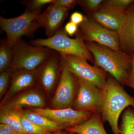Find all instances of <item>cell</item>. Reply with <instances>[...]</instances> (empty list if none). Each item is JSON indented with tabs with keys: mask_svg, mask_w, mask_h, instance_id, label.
<instances>
[{
	"mask_svg": "<svg viewBox=\"0 0 134 134\" xmlns=\"http://www.w3.org/2000/svg\"><path fill=\"white\" fill-rule=\"evenodd\" d=\"M85 43L94 58V66L102 68L121 85H125L132 69L131 55L121 50L115 51L95 42Z\"/></svg>",
	"mask_w": 134,
	"mask_h": 134,
	"instance_id": "1",
	"label": "cell"
},
{
	"mask_svg": "<svg viewBox=\"0 0 134 134\" xmlns=\"http://www.w3.org/2000/svg\"><path fill=\"white\" fill-rule=\"evenodd\" d=\"M105 98L101 113L103 122L110 124L114 134H120L118 121L123 110L130 106L134 108V97L129 95L117 80L107 74Z\"/></svg>",
	"mask_w": 134,
	"mask_h": 134,
	"instance_id": "2",
	"label": "cell"
},
{
	"mask_svg": "<svg viewBox=\"0 0 134 134\" xmlns=\"http://www.w3.org/2000/svg\"><path fill=\"white\" fill-rule=\"evenodd\" d=\"M75 36L74 38L69 37L64 29L60 28L51 37L32 40L28 43L35 46L48 47L58 52L61 55L79 56L94 63L93 55L88 50L79 30Z\"/></svg>",
	"mask_w": 134,
	"mask_h": 134,
	"instance_id": "3",
	"label": "cell"
},
{
	"mask_svg": "<svg viewBox=\"0 0 134 134\" xmlns=\"http://www.w3.org/2000/svg\"><path fill=\"white\" fill-rule=\"evenodd\" d=\"M14 58L8 70L12 73L34 71L50 57L54 50L44 47L33 46L21 38L13 47Z\"/></svg>",
	"mask_w": 134,
	"mask_h": 134,
	"instance_id": "4",
	"label": "cell"
},
{
	"mask_svg": "<svg viewBox=\"0 0 134 134\" xmlns=\"http://www.w3.org/2000/svg\"><path fill=\"white\" fill-rule=\"evenodd\" d=\"M42 10L30 12L25 10L21 15L10 19L0 17L1 29L6 32V38L11 47L13 48L22 36L31 37L41 27L36 19Z\"/></svg>",
	"mask_w": 134,
	"mask_h": 134,
	"instance_id": "5",
	"label": "cell"
},
{
	"mask_svg": "<svg viewBox=\"0 0 134 134\" xmlns=\"http://www.w3.org/2000/svg\"><path fill=\"white\" fill-rule=\"evenodd\" d=\"M60 56L62 68L72 72L78 78L93 83L99 89H105L107 74L104 70L90 65L88 60L82 57L72 55Z\"/></svg>",
	"mask_w": 134,
	"mask_h": 134,
	"instance_id": "6",
	"label": "cell"
},
{
	"mask_svg": "<svg viewBox=\"0 0 134 134\" xmlns=\"http://www.w3.org/2000/svg\"><path fill=\"white\" fill-rule=\"evenodd\" d=\"M77 78L79 90L71 108L77 111L101 114L104 101V90L99 89L91 82Z\"/></svg>",
	"mask_w": 134,
	"mask_h": 134,
	"instance_id": "7",
	"label": "cell"
},
{
	"mask_svg": "<svg viewBox=\"0 0 134 134\" xmlns=\"http://www.w3.org/2000/svg\"><path fill=\"white\" fill-rule=\"evenodd\" d=\"M78 30L85 42H95L115 51L120 50L117 32L105 28L87 16L78 25Z\"/></svg>",
	"mask_w": 134,
	"mask_h": 134,
	"instance_id": "8",
	"label": "cell"
},
{
	"mask_svg": "<svg viewBox=\"0 0 134 134\" xmlns=\"http://www.w3.org/2000/svg\"><path fill=\"white\" fill-rule=\"evenodd\" d=\"M25 109L49 119L64 129L74 127L89 119L93 113L74 110L71 107L65 109L25 107Z\"/></svg>",
	"mask_w": 134,
	"mask_h": 134,
	"instance_id": "9",
	"label": "cell"
},
{
	"mask_svg": "<svg viewBox=\"0 0 134 134\" xmlns=\"http://www.w3.org/2000/svg\"><path fill=\"white\" fill-rule=\"evenodd\" d=\"M79 90L77 77L62 67L60 77L52 101V109L59 110L71 107Z\"/></svg>",
	"mask_w": 134,
	"mask_h": 134,
	"instance_id": "10",
	"label": "cell"
},
{
	"mask_svg": "<svg viewBox=\"0 0 134 134\" xmlns=\"http://www.w3.org/2000/svg\"><path fill=\"white\" fill-rule=\"evenodd\" d=\"M62 70L61 56L54 51L52 55L40 66L38 84L47 93H50L58 83Z\"/></svg>",
	"mask_w": 134,
	"mask_h": 134,
	"instance_id": "11",
	"label": "cell"
},
{
	"mask_svg": "<svg viewBox=\"0 0 134 134\" xmlns=\"http://www.w3.org/2000/svg\"><path fill=\"white\" fill-rule=\"evenodd\" d=\"M126 10L103 2L97 10L87 16L105 28L117 32L125 19Z\"/></svg>",
	"mask_w": 134,
	"mask_h": 134,
	"instance_id": "12",
	"label": "cell"
},
{
	"mask_svg": "<svg viewBox=\"0 0 134 134\" xmlns=\"http://www.w3.org/2000/svg\"><path fill=\"white\" fill-rule=\"evenodd\" d=\"M69 10L52 3L36 17V20L44 29L46 36L50 38L60 28L68 14Z\"/></svg>",
	"mask_w": 134,
	"mask_h": 134,
	"instance_id": "13",
	"label": "cell"
},
{
	"mask_svg": "<svg viewBox=\"0 0 134 134\" xmlns=\"http://www.w3.org/2000/svg\"><path fill=\"white\" fill-rule=\"evenodd\" d=\"M40 67L34 71H16L11 73L10 86L1 102V106L4 104L17 93L38 84Z\"/></svg>",
	"mask_w": 134,
	"mask_h": 134,
	"instance_id": "14",
	"label": "cell"
},
{
	"mask_svg": "<svg viewBox=\"0 0 134 134\" xmlns=\"http://www.w3.org/2000/svg\"><path fill=\"white\" fill-rule=\"evenodd\" d=\"M117 32L120 50L129 55L134 54V3L126 10L125 19Z\"/></svg>",
	"mask_w": 134,
	"mask_h": 134,
	"instance_id": "15",
	"label": "cell"
},
{
	"mask_svg": "<svg viewBox=\"0 0 134 134\" xmlns=\"http://www.w3.org/2000/svg\"><path fill=\"white\" fill-rule=\"evenodd\" d=\"M38 91L37 90L33 89L23 92L10 99L2 106L18 110L27 107L43 108L45 105V99L43 95Z\"/></svg>",
	"mask_w": 134,
	"mask_h": 134,
	"instance_id": "16",
	"label": "cell"
},
{
	"mask_svg": "<svg viewBox=\"0 0 134 134\" xmlns=\"http://www.w3.org/2000/svg\"><path fill=\"white\" fill-rule=\"evenodd\" d=\"M65 130L77 134H107L103 126L101 114L97 112L93 113L85 122Z\"/></svg>",
	"mask_w": 134,
	"mask_h": 134,
	"instance_id": "17",
	"label": "cell"
},
{
	"mask_svg": "<svg viewBox=\"0 0 134 134\" xmlns=\"http://www.w3.org/2000/svg\"><path fill=\"white\" fill-rule=\"evenodd\" d=\"M21 110L4 105L1 106L0 123L10 126L18 134H28L24 129L21 122Z\"/></svg>",
	"mask_w": 134,
	"mask_h": 134,
	"instance_id": "18",
	"label": "cell"
},
{
	"mask_svg": "<svg viewBox=\"0 0 134 134\" xmlns=\"http://www.w3.org/2000/svg\"><path fill=\"white\" fill-rule=\"evenodd\" d=\"M21 114L27 119L52 133L65 130L59 125L46 117L37 114L32 112L25 108L21 111Z\"/></svg>",
	"mask_w": 134,
	"mask_h": 134,
	"instance_id": "19",
	"label": "cell"
},
{
	"mask_svg": "<svg viewBox=\"0 0 134 134\" xmlns=\"http://www.w3.org/2000/svg\"><path fill=\"white\" fill-rule=\"evenodd\" d=\"M14 58L13 48L9 45L6 38L1 39L0 43V72L9 69Z\"/></svg>",
	"mask_w": 134,
	"mask_h": 134,
	"instance_id": "20",
	"label": "cell"
},
{
	"mask_svg": "<svg viewBox=\"0 0 134 134\" xmlns=\"http://www.w3.org/2000/svg\"><path fill=\"white\" fill-rule=\"evenodd\" d=\"M120 134H134V108L129 107L122 114Z\"/></svg>",
	"mask_w": 134,
	"mask_h": 134,
	"instance_id": "21",
	"label": "cell"
},
{
	"mask_svg": "<svg viewBox=\"0 0 134 134\" xmlns=\"http://www.w3.org/2000/svg\"><path fill=\"white\" fill-rule=\"evenodd\" d=\"M21 121L24 129L28 134H52L45 129L31 122L21 114Z\"/></svg>",
	"mask_w": 134,
	"mask_h": 134,
	"instance_id": "22",
	"label": "cell"
},
{
	"mask_svg": "<svg viewBox=\"0 0 134 134\" xmlns=\"http://www.w3.org/2000/svg\"><path fill=\"white\" fill-rule=\"evenodd\" d=\"M104 1L103 0H78V4L88 15L97 10Z\"/></svg>",
	"mask_w": 134,
	"mask_h": 134,
	"instance_id": "23",
	"label": "cell"
},
{
	"mask_svg": "<svg viewBox=\"0 0 134 134\" xmlns=\"http://www.w3.org/2000/svg\"><path fill=\"white\" fill-rule=\"evenodd\" d=\"M54 0H24L20 2L26 7V9L30 12L42 10L47 4H50Z\"/></svg>",
	"mask_w": 134,
	"mask_h": 134,
	"instance_id": "24",
	"label": "cell"
},
{
	"mask_svg": "<svg viewBox=\"0 0 134 134\" xmlns=\"http://www.w3.org/2000/svg\"><path fill=\"white\" fill-rule=\"evenodd\" d=\"M11 79V73L8 70L0 74V98L4 96Z\"/></svg>",
	"mask_w": 134,
	"mask_h": 134,
	"instance_id": "25",
	"label": "cell"
},
{
	"mask_svg": "<svg viewBox=\"0 0 134 134\" xmlns=\"http://www.w3.org/2000/svg\"><path fill=\"white\" fill-rule=\"evenodd\" d=\"M105 4L127 10L134 3V0H107L105 1Z\"/></svg>",
	"mask_w": 134,
	"mask_h": 134,
	"instance_id": "26",
	"label": "cell"
},
{
	"mask_svg": "<svg viewBox=\"0 0 134 134\" xmlns=\"http://www.w3.org/2000/svg\"><path fill=\"white\" fill-rule=\"evenodd\" d=\"M78 0H54L52 4L57 7L73 9L78 4Z\"/></svg>",
	"mask_w": 134,
	"mask_h": 134,
	"instance_id": "27",
	"label": "cell"
},
{
	"mask_svg": "<svg viewBox=\"0 0 134 134\" xmlns=\"http://www.w3.org/2000/svg\"><path fill=\"white\" fill-rule=\"evenodd\" d=\"M64 30L68 36H73L75 35L78 30V25L71 21L67 23L65 26Z\"/></svg>",
	"mask_w": 134,
	"mask_h": 134,
	"instance_id": "28",
	"label": "cell"
},
{
	"mask_svg": "<svg viewBox=\"0 0 134 134\" xmlns=\"http://www.w3.org/2000/svg\"><path fill=\"white\" fill-rule=\"evenodd\" d=\"M132 59V69L127 78L125 85L132 88L134 90V54H131Z\"/></svg>",
	"mask_w": 134,
	"mask_h": 134,
	"instance_id": "29",
	"label": "cell"
},
{
	"mask_svg": "<svg viewBox=\"0 0 134 134\" xmlns=\"http://www.w3.org/2000/svg\"><path fill=\"white\" fill-rule=\"evenodd\" d=\"M84 16L79 12H75L72 13L70 16V21L79 25L83 22Z\"/></svg>",
	"mask_w": 134,
	"mask_h": 134,
	"instance_id": "30",
	"label": "cell"
},
{
	"mask_svg": "<svg viewBox=\"0 0 134 134\" xmlns=\"http://www.w3.org/2000/svg\"><path fill=\"white\" fill-rule=\"evenodd\" d=\"M0 134H18L13 128L5 124H0Z\"/></svg>",
	"mask_w": 134,
	"mask_h": 134,
	"instance_id": "31",
	"label": "cell"
},
{
	"mask_svg": "<svg viewBox=\"0 0 134 134\" xmlns=\"http://www.w3.org/2000/svg\"><path fill=\"white\" fill-rule=\"evenodd\" d=\"M68 132L65 130L62 131H59V132H54L52 134H68Z\"/></svg>",
	"mask_w": 134,
	"mask_h": 134,
	"instance_id": "32",
	"label": "cell"
},
{
	"mask_svg": "<svg viewBox=\"0 0 134 134\" xmlns=\"http://www.w3.org/2000/svg\"><path fill=\"white\" fill-rule=\"evenodd\" d=\"M68 134H76L72 132H68Z\"/></svg>",
	"mask_w": 134,
	"mask_h": 134,
	"instance_id": "33",
	"label": "cell"
}]
</instances>
